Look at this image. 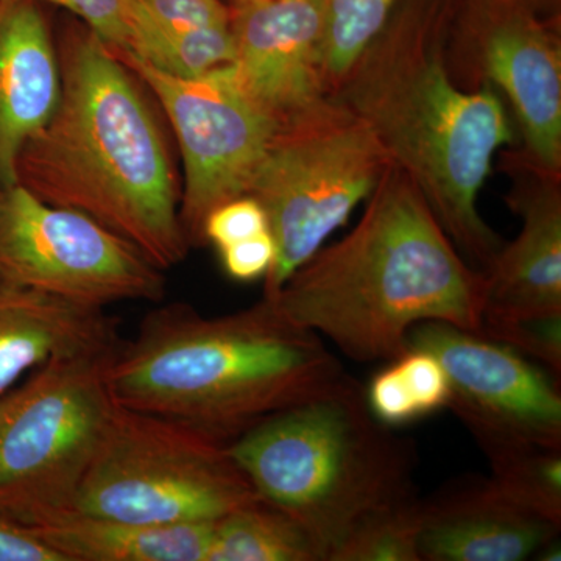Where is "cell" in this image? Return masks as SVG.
<instances>
[{"mask_svg":"<svg viewBox=\"0 0 561 561\" xmlns=\"http://www.w3.org/2000/svg\"><path fill=\"white\" fill-rule=\"evenodd\" d=\"M485 290L483 272L465 262L411 176L390 164L356 228L265 300L350 359L389 362L424 321L479 332Z\"/></svg>","mask_w":561,"mask_h":561,"instance_id":"obj_1","label":"cell"},{"mask_svg":"<svg viewBox=\"0 0 561 561\" xmlns=\"http://www.w3.org/2000/svg\"><path fill=\"white\" fill-rule=\"evenodd\" d=\"M330 95L367 125L459 253L485 272L504 243L478 197L512 127L490 87L465 91L454 81L440 5L415 2L391 16Z\"/></svg>","mask_w":561,"mask_h":561,"instance_id":"obj_2","label":"cell"},{"mask_svg":"<svg viewBox=\"0 0 561 561\" xmlns=\"http://www.w3.org/2000/svg\"><path fill=\"white\" fill-rule=\"evenodd\" d=\"M60 98L21 150L18 183L79 210L164 272L191 243L160 127L124 61L90 28L62 39Z\"/></svg>","mask_w":561,"mask_h":561,"instance_id":"obj_3","label":"cell"},{"mask_svg":"<svg viewBox=\"0 0 561 561\" xmlns=\"http://www.w3.org/2000/svg\"><path fill=\"white\" fill-rule=\"evenodd\" d=\"M351 376L323 337L271 301L206 317L184 302L144 317L106 371L114 402L231 443L273 413L331 393Z\"/></svg>","mask_w":561,"mask_h":561,"instance_id":"obj_4","label":"cell"},{"mask_svg":"<svg viewBox=\"0 0 561 561\" xmlns=\"http://www.w3.org/2000/svg\"><path fill=\"white\" fill-rule=\"evenodd\" d=\"M230 453L262 500L297 519L327 561L362 523L420 497L415 446L373 416L354 378L254 424Z\"/></svg>","mask_w":561,"mask_h":561,"instance_id":"obj_5","label":"cell"},{"mask_svg":"<svg viewBox=\"0 0 561 561\" xmlns=\"http://www.w3.org/2000/svg\"><path fill=\"white\" fill-rule=\"evenodd\" d=\"M122 342L49 360L0 394V516L38 527L73 512L116 408L106 371Z\"/></svg>","mask_w":561,"mask_h":561,"instance_id":"obj_6","label":"cell"},{"mask_svg":"<svg viewBox=\"0 0 561 561\" xmlns=\"http://www.w3.org/2000/svg\"><path fill=\"white\" fill-rule=\"evenodd\" d=\"M389 165L367 125L332 95L279 125L247 192L264 209L276 245L264 298L346 224Z\"/></svg>","mask_w":561,"mask_h":561,"instance_id":"obj_7","label":"cell"},{"mask_svg":"<svg viewBox=\"0 0 561 561\" xmlns=\"http://www.w3.org/2000/svg\"><path fill=\"white\" fill-rule=\"evenodd\" d=\"M257 497L230 443L116 404L73 512L139 524L209 523Z\"/></svg>","mask_w":561,"mask_h":561,"instance_id":"obj_8","label":"cell"},{"mask_svg":"<svg viewBox=\"0 0 561 561\" xmlns=\"http://www.w3.org/2000/svg\"><path fill=\"white\" fill-rule=\"evenodd\" d=\"M0 286L105 308L161 302L165 278L133 243L87 214L39 201L20 183L0 191Z\"/></svg>","mask_w":561,"mask_h":561,"instance_id":"obj_9","label":"cell"},{"mask_svg":"<svg viewBox=\"0 0 561 561\" xmlns=\"http://www.w3.org/2000/svg\"><path fill=\"white\" fill-rule=\"evenodd\" d=\"M119 58L171 121L184 164L181 225L191 245H198L209 214L249 192L278 125L243 91L232 65L180 79L133 55Z\"/></svg>","mask_w":561,"mask_h":561,"instance_id":"obj_10","label":"cell"},{"mask_svg":"<svg viewBox=\"0 0 561 561\" xmlns=\"http://www.w3.org/2000/svg\"><path fill=\"white\" fill-rule=\"evenodd\" d=\"M408 348L430 351L449 381L448 409L486 459L524 449H561L556 376L504 343L443 321L409 332Z\"/></svg>","mask_w":561,"mask_h":561,"instance_id":"obj_11","label":"cell"},{"mask_svg":"<svg viewBox=\"0 0 561 561\" xmlns=\"http://www.w3.org/2000/svg\"><path fill=\"white\" fill-rule=\"evenodd\" d=\"M236 77L276 125L330 95L321 68V0H245L230 7Z\"/></svg>","mask_w":561,"mask_h":561,"instance_id":"obj_12","label":"cell"},{"mask_svg":"<svg viewBox=\"0 0 561 561\" xmlns=\"http://www.w3.org/2000/svg\"><path fill=\"white\" fill-rule=\"evenodd\" d=\"M502 165L513 179L505 201L522 216L523 228L483 272L482 323L557 316L561 313V175L535 168L519 151L504 154Z\"/></svg>","mask_w":561,"mask_h":561,"instance_id":"obj_13","label":"cell"},{"mask_svg":"<svg viewBox=\"0 0 561 561\" xmlns=\"http://www.w3.org/2000/svg\"><path fill=\"white\" fill-rule=\"evenodd\" d=\"M561 526L512 500L490 476L445 483L420 501L421 561H523Z\"/></svg>","mask_w":561,"mask_h":561,"instance_id":"obj_14","label":"cell"},{"mask_svg":"<svg viewBox=\"0 0 561 561\" xmlns=\"http://www.w3.org/2000/svg\"><path fill=\"white\" fill-rule=\"evenodd\" d=\"M474 54L507 95L524 138L519 151L561 175V49L556 33L522 10L502 11L478 35Z\"/></svg>","mask_w":561,"mask_h":561,"instance_id":"obj_15","label":"cell"},{"mask_svg":"<svg viewBox=\"0 0 561 561\" xmlns=\"http://www.w3.org/2000/svg\"><path fill=\"white\" fill-rule=\"evenodd\" d=\"M60 87V61L36 2H0V191L18 184L21 150L50 119Z\"/></svg>","mask_w":561,"mask_h":561,"instance_id":"obj_16","label":"cell"},{"mask_svg":"<svg viewBox=\"0 0 561 561\" xmlns=\"http://www.w3.org/2000/svg\"><path fill=\"white\" fill-rule=\"evenodd\" d=\"M124 341L103 308L27 287L0 286V394L49 360Z\"/></svg>","mask_w":561,"mask_h":561,"instance_id":"obj_17","label":"cell"},{"mask_svg":"<svg viewBox=\"0 0 561 561\" xmlns=\"http://www.w3.org/2000/svg\"><path fill=\"white\" fill-rule=\"evenodd\" d=\"M214 526L139 524L70 512L32 529L66 561H205Z\"/></svg>","mask_w":561,"mask_h":561,"instance_id":"obj_18","label":"cell"},{"mask_svg":"<svg viewBox=\"0 0 561 561\" xmlns=\"http://www.w3.org/2000/svg\"><path fill=\"white\" fill-rule=\"evenodd\" d=\"M128 25L127 54L151 68L195 79L234 62V41L228 27H179L158 20L144 0H125Z\"/></svg>","mask_w":561,"mask_h":561,"instance_id":"obj_19","label":"cell"},{"mask_svg":"<svg viewBox=\"0 0 561 561\" xmlns=\"http://www.w3.org/2000/svg\"><path fill=\"white\" fill-rule=\"evenodd\" d=\"M205 561H327L297 519L257 497L217 519Z\"/></svg>","mask_w":561,"mask_h":561,"instance_id":"obj_20","label":"cell"},{"mask_svg":"<svg viewBox=\"0 0 561 561\" xmlns=\"http://www.w3.org/2000/svg\"><path fill=\"white\" fill-rule=\"evenodd\" d=\"M365 400L376 420L389 427L405 426L448 409V376L430 351L408 348L373 376Z\"/></svg>","mask_w":561,"mask_h":561,"instance_id":"obj_21","label":"cell"},{"mask_svg":"<svg viewBox=\"0 0 561 561\" xmlns=\"http://www.w3.org/2000/svg\"><path fill=\"white\" fill-rule=\"evenodd\" d=\"M398 0H321V68L328 92L393 16Z\"/></svg>","mask_w":561,"mask_h":561,"instance_id":"obj_22","label":"cell"},{"mask_svg":"<svg viewBox=\"0 0 561 561\" xmlns=\"http://www.w3.org/2000/svg\"><path fill=\"white\" fill-rule=\"evenodd\" d=\"M489 461L490 478L512 500L561 526V449H524Z\"/></svg>","mask_w":561,"mask_h":561,"instance_id":"obj_23","label":"cell"},{"mask_svg":"<svg viewBox=\"0 0 561 561\" xmlns=\"http://www.w3.org/2000/svg\"><path fill=\"white\" fill-rule=\"evenodd\" d=\"M420 501L362 523L335 548L330 561H421Z\"/></svg>","mask_w":561,"mask_h":561,"instance_id":"obj_24","label":"cell"},{"mask_svg":"<svg viewBox=\"0 0 561 561\" xmlns=\"http://www.w3.org/2000/svg\"><path fill=\"white\" fill-rule=\"evenodd\" d=\"M478 334L511 346L530 360L540 362L552 376L561 375V313L482 323Z\"/></svg>","mask_w":561,"mask_h":561,"instance_id":"obj_25","label":"cell"},{"mask_svg":"<svg viewBox=\"0 0 561 561\" xmlns=\"http://www.w3.org/2000/svg\"><path fill=\"white\" fill-rule=\"evenodd\" d=\"M264 231H268L264 209L253 197L243 195L224 203L209 214L203 227V239L220 250Z\"/></svg>","mask_w":561,"mask_h":561,"instance_id":"obj_26","label":"cell"},{"mask_svg":"<svg viewBox=\"0 0 561 561\" xmlns=\"http://www.w3.org/2000/svg\"><path fill=\"white\" fill-rule=\"evenodd\" d=\"M0 2H20V0H0ZM31 2H49L62 7L83 21L113 49L117 57L127 54L128 25L125 18V0H31Z\"/></svg>","mask_w":561,"mask_h":561,"instance_id":"obj_27","label":"cell"},{"mask_svg":"<svg viewBox=\"0 0 561 561\" xmlns=\"http://www.w3.org/2000/svg\"><path fill=\"white\" fill-rule=\"evenodd\" d=\"M219 253L227 275L231 279L249 283L265 278L275 261L276 245L271 231H264L245 241L224 247Z\"/></svg>","mask_w":561,"mask_h":561,"instance_id":"obj_28","label":"cell"},{"mask_svg":"<svg viewBox=\"0 0 561 561\" xmlns=\"http://www.w3.org/2000/svg\"><path fill=\"white\" fill-rule=\"evenodd\" d=\"M158 20L179 27H228L230 7L224 0H144Z\"/></svg>","mask_w":561,"mask_h":561,"instance_id":"obj_29","label":"cell"},{"mask_svg":"<svg viewBox=\"0 0 561 561\" xmlns=\"http://www.w3.org/2000/svg\"><path fill=\"white\" fill-rule=\"evenodd\" d=\"M0 561H66L32 527L0 516Z\"/></svg>","mask_w":561,"mask_h":561,"instance_id":"obj_30","label":"cell"},{"mask_svg":"<svg viewBox=\"0 0 561 561\" xmlns=\"http://www.w3.org/2000/svg\"><path fill=\"white\" fill-rule=\"evenodd\" d=\"M242 2H245V0H227L228 7L239 5Z\"/></svg>","mask_w":561,"mask_h":561,"instance_id":"obj_31","label":"cell"}]
</instances>
